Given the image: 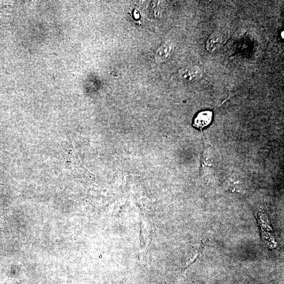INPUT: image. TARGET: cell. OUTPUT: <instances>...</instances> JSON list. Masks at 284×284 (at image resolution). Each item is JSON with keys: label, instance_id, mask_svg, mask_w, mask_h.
<instances>
[{"label": "cell", "instance_id": "2", "mask_svg": "<svg viewBox=\"0 0 284 284\" xmlns=\"http://www.w3.org/2000/svg\"><path fill=\"white\" fill-rule=\"evenodd\" d=\"M173 50L174 45L172 43H165L157 51L155 55V60L158 62H163L166 61L171 55Z\"/></svg>", "mask_w": 284, "mask_h": 284}, {"label": "cell", "instance_id": "1", "mask_svg": "<svg viewBox=\"0 0 284 284\" xmlns=\"http://www.w3.org/2000/svg\"><path fill=\"white\" fill-rule=\"evenodd\" d=\"M202 71L199 66H193L184 70L179 73L180 78L186 82H192L199 81L202 77Z\"/></svg>", "mask_w": 284, "mask_h": 284}, {"label": "cell", "instance_id": "5", "mask_svg": "<svg viewBox=\"0 0 284 284\" xmlns=\"http://www.w3.org/2000/svg\"><path fill=\"white\" fill-rule=\"evenodd\" d=\"M259 220L260 226L262 225V232H264V234H263V236H264L266 243L267 242L268 238H269V240L272 247H274L275 245H276V243L275 242L274 234H273V232H272V231L269 225L268 227H267L269 224L267 218L266 217V216L265 217V216H264V217H262V216H261V218H260Z\"/></svg>", "mask_w": 284, "mask_h": 284}, {"label": "cell", "instance_id": "3", "mask_svg": "<svg viewBox=\"0 0 284 284\" xmlns=\"http://www.w3.org/2000/svg\"><path fill=\"white\" fill-rule=\"evenodd\" d=\"M213 118L212 112L210 111H203L198 114L195 118L193 126L202 130L209 126Z\"/></svg>", "mask_w": 284, "mask_h": 284}, {"label": "cell", "instance_id": "4", "mask_svg": "<svg viewBox=\"0 0 284 284\" xmlns=\"http://www.w3.org/2000/svg\"><path fill=\"white\" fill-rule=\"evenodd\" d=\"M223 43V37L219 32H214L210 36L207 42L206 48L210 52L218 50Z\"/></svg>", "mask_w": 284, "mask_h": 284}]
</instances>
